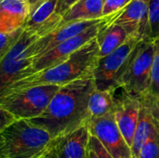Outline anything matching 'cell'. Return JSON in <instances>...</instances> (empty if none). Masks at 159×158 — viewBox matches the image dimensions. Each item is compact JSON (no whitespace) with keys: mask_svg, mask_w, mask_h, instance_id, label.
<instances>
[{"mask_svg":"<svg viewBox=\"0 0 159 158\" xmlns=\"http://www.w3.org/2000/svg\"><path fill=\"white\" fill-rule=\"evenodd\" d=\"M58 0H44L33 8L24 24V29L43 36L56 29L61 20L56 16Z\"/></svg>","mask_w":159,"mask_h":158,"instance_id":"cell-14","label":"cell"},{"mask_svg":"<svg viewBox=\"0 0 159 158\" xmlns=\"http://www.w3.org/2000/svg\"><path fill=\"white\" fill-rule=\"evenodd\" d=\"M148 1H150V0H148Z\"/></svg>","mask_w":159,"mask_h":158,"instance_id":"cell-29","label":"cell"},{"mask_svg":"<svg viewBox=\"0 0 159 158\" xmlns=\"http://www.w3.org/2000/svg\"><path fill=\"white\" fill-rule=\"evenodd\" d=\"M149 35L151 38L159 35V0L149 1Z\"/></svg>","mask_w":159,"mask_h":158,"instance_id":"cell-21","label":"cell"},{"mask_svg":"<svg viewBox=\"0 0 159 158\" xmlns=\"http://www.w3.org/2000/svg\"><path fill=\"white\" fill-rule=\"evenodd\" d=\"M61 86L41 85L1 95L0 108L17 119H33L41 115Z\"/></svg>","mask_w":159,"mask_h":158,"instance_id":"cell-5","label":"cell"},{"mask_svg":"<svg viewBox=\"0 0 159 158\" xmlns=\"http://www.w3.org/2000/svg\"><path fill=\"white\" fill-rule=\"evenodd\" d=\"M90 134L95 136L114 158H134L131 147L120 131L114 112L89 122Z\"/></svg>","mask_w":159,"mask_h":158,"instance_id":"cell-8","label":"cell"},{"mask_svg":"<svg viewBox=\"0 0 159 158\" xmlns=\"http://www.w3.org/2000/svg\"><path fill=\"white\" fill-rule=\"evenodd\" d=\"M106 22V17H104V20L101 22L93 25L92 27L85 30L84 32L61 42L58 46H56L54 48L44 54L43 56L35 59L31 65L24 69L17 79H20L21 77L27 76L29 74H32L34 73L46 70L48 68H51L53 66H56L60 64L61 62L66 61L73 53H75L76 50H78L80 47H82L84 45H86L88 42L91 41L95 37H97L101 28L102 25ZM16 79V80H17ZM15 81V80H14Z\"/></svg>","mask_w":159,"mask_h":158,"instance_id":"cell-7","label":"cell"},{"mask_svg":"<svg viewBox=\"0 0 159 158\" xmlns=\"http://www.w3.org/2000/svg\"><path fill=\"white\" fill-rule=\"evenodd\" d=\"M90 131L89 124L54 138V153L57 158H89Z\"/></svg>","mask_w":159,"mask_h":158,"instance_id":"cell-13","label":"cell"},{"mask_svg":"<svg viewBox=\"0 0 159 158\" xmlns=\"http://www.w3.org/2000/svg\"><path fill=\"white\" fill-rule=\"evenodd\" d=\"M42 1H44V0H28V2H29V4L31 6V8H33L34 7H35L36 5H38Z\"/></svg>","mask_w":159,"mask_h":158,"instance_id":"cell-27","label":"cell"},{"mask_svg":"<svg viewBox=\"0 0 159 158\" xmlns=\"http://www.w3.org/2000/svg\"><path fill=\"white\" fill-rule=\"evenodd\" d=\"M80 0H58L57 8H56V16L62 18V16L75 4Z\"/></svg>","mask_w":159,"mask_h":158,"instance_id":"cell-24","label":"cell"},{"mask_svg":"<svg viewBox=\"0 0 159 158\" xmlns=\"http://www.w3.org/2000/svg\"><path fill=\"white\" fill-rule=\"evenodd\" d=\"M0 113H1V128L0 131L10 126L12 123H14L16 120H18L15 115H13L10 112L7 111L4 108H0Z\"/></svg>","mask_w":159,"mask_h":158,"instance_id":"cell-25","label":"cell"},{"mask_svg":"<svg viewBox=\"0 0 159 158\" xmlns=\"http://www.w3.org/2000/svg\"><path fill=\"white\" fill-rule=\"evenodd\" d=\"M40 35L24 29V32L18 42L0 58L1 64V88H5L7 85L18 78L20 74L29 67L28 48L34 44Z\"/></svg>","mask_w":159,"mask_h":158,"instance_id":"cell-9","label":"cell"},{"mask_svg":"<svg viewBox=\"0 0 159 158\" xmlns=\"http://www.w3.org/2000/svg\"><path fill=\"white\" fill-rule=\"evenodd\" d=\"M158 100H159V99H158Z\"/></svg>","mask_w":159,"mask_h":158,"instance_id":"cell-30","label":"cell"},{"mask_svg":"<svg viewBox=\"0 0 159 158\" xmlns=\"http://www.w3.org/2000/svg\"><path fill=\"white\" fill-rule=\"evenodd\" d=\"M106 22L124 27L129 34L149 35V1L132 0L118 12L107 16Z\"/></svg>","mask_w":159,"mask_h":158,"instance_id":"cell-11","label":"cell"},{"mask_svg":"<svg viewBox=\"0 0 159 158\" xmlns=\"http://www.w3.org/2000/svg\"><path fill=\"white\" fill-rule=\"evenodd\" d=\"M24 32V27L19 28L12 32L7 33H0V58H2L20 38Z\"/></svg>","mask_w":159,"mask_h":158,"instance_id":"cell-20","label":"cell"},{"mask_svg":"<svg viewBox=\"0 0 159 158\" xmlns=\"http://www.w3.org/2000/svg\"><path fill=\"white\" fill-rule=\"evenodd\" d=\"M99 59L100 46L95 37L60 64L13 81L1 90V95L41 85L63 86L79 78L93 75Z\"/></svg>","mask_w":159,"mask_h":158,"instance_id":"cell-2","label":"cell"},{"mask_svg":"<svg viewBox=\"0 0 159 158\" xmlns=\"http://www.w3.org/2000/svg\"><path fill=\"white\" fill-rule=\"evenodd\" d=\"M89 148L90 151L94 152L98 158H114L105 149V147L102 144V142L93 135L90 134Z\"/></svg>","mask_w":159,"mask_h":158,"instance_id":"cell-23","label":"cell"},{"mask_svg":"<svg viewBox=\"0 0 159 158\" xmlns=\"http://www.w3.org/2000/svg\"><path fill=\"white\" fill-rule=\"evenodd\" d=\"M130 35L132 34H129V32L121 25L109 24L105 22L96 37L100 46V58L116 50L124 44Z\"/></svg>","mask_w":159,"mask_h":158,"instance_id":"cell-17","label":"cell"},{"mask_svg":"<svg viewBox=\"0 0 159 158\" xmlns=\"http://www.w3.org/2000/svg\"><path fill=\"white\" fill-rule=\"evenodd\" d=\"M155 53L152 69V79L149 96L154 99H159V35L154 38Z\"/></svg>","mask_w":159,"mask_h":158,"instance_id":"cell-19","label":"cell"},{"mask_svg":"<svg viewBox=\"0 0 159 158\" xmlns=\"http://www.w3.org/2000/svg\"><path fill=\"white\" fill-rule=\"evenodd\" d=\"M95 88L94 74L65 84L41 115L28 120L48 131L53 139L66 135L89 124V100Z\"/></svg>","mask_w":159,"mask_h":158,"instance_id":"cell-1","label":"cell"},{"mask_svg":"<svg viewBox=\"0 0 159 158\" xmlns=\"http://www.w3.org/2000/svg\"><path fill=\"white\" fill-rule=\"evenodd\" d=\"M132 0H105L103 5V17L113 15L125 7Z\"/></svg>","mask_w":159,"mask_h":158,"instance_id":"cell-22","label":"cell"},{"mask_svg":"<svg viewBox=\"0 0 159 158\" xmlns=\"http://www.w3.org/2000/svg\"><path fill=\"white\" fill-rule=\"evenodd\" d=\"M37 158H57L55 156V153H54V139H53V142H52L50 148Z\"/></svg>","mask_w":159,"mask_h":158,"instance_id":"cell-26","label":"cell"},{"mask_svg":"<svg viewBox=\"0 0 159 158\" xmlns=\"http://www.w3.org/2000/svg\"><path fill=\"white\" fill-rule=\"evenodd\" d=\"M116 91L93 89L89 100V112L91 118L101 117L113 113L116 105Z\"/></svg>","mask_w":159,"mask_h":158,"instance_id":"cell-18","label":"cell"},{"mask_svg":"<svg viewBox=\"0 0 159 158\" xmlns=\"http://www.w3.org/2000/svg\"><path fill=\"white\" fill-rule=\"evenodd\" d=\"M89 158H98V157H97V156L95 155V153H94V152H92V151H90V150H89Z\"/></svg>","mask_w":159,"mask_h":158,"instance_id":"cell-28","label":"cell"},{"mask_svg":"<svg viewBox=\"0 0 159 158\" xmlns=\"http://www.w3.org/2000/svg\"><path fill=\"white\" fill-rule=\"evenodd\" d=\"M154 53V38H145L121 78L120 88L124 92L138 98L149 96Z\"/></svg>","mask_w":159,"mask_h":158,"instance_id":"cell-6","label":"cell"},{"mask_svg":"<svg viewBox=\"0 0 159 158\" xmlns=\"http://www.w3.org/2000/svg\"><path fill=\"white\" fill-rule=\"evenodd\" d=\"M1 158H37L48 151L53 138L28 119H18L0 131Z\"/></svg>","mask_w":159,"mask_h":158,"instance_id":"cell-3","label":"cell"},{"mask_svg":"<svg viewBox=\"0 0 159 158\" xmlns=\"http://www.w3.org/2000/svg\"><path fill=\"white\" fill-rule=\"evenodd\" d=\"M104 20V17L98 20H80L74 21L60 25L50 33L39 37L34 44L28 48V60L31 63L37 58L43 56L61 42L84 32L85 30L92 27L93 25L101 22ZM29 65V66H30ZM28 68V67H27Z\"/></svg>","mask_w":159,"mask_h":158,"instance_id":"cell-10","label":"cell"},{"mask_svg":"<svg viewBox=\"0 0 159 158\" xmlns=\"http://www.w3.org/2000/svg\"><path fill=\"white\" fill-rule=\"evenodd\" d=\"M145 38L148 37L141 34H132L116 50L99 59L94 70V79L97 88L112 91L120 88L122 76L133 59L140 44Z\"/></svg>","mask_w":159,"mask_h":158,"instance_id":"cell-4","label":"cell"},{"mask_svg":"<svg viewBox=\"0 0 159 158\" xmlns=\"http://www.w3.org/2000/svg\"><path fill=\"white\" fill-rule=\"evenodd\" d=\"M30 12L28 0H0V33L23 27Z\"/></svg>","mask_w":159,"mask_h":158,"instance_id":"cell-15","label":"cell"},{"mask_svg":"<svg viewBox=\"0 0 159 158\" xmlns=\"http://www.w3.org/2000/svg\"><path fill=\"white\" fill-rule=\"evenodd\" d=\"M142 107L141 98L134 97L123 91L120 98H116L114 115L116 124L125 140L131 147Z\"/></svg>","mask_w":159,"mask_h":158,"instance_id":"cell-12","label":"cell"},{"mask_svg":"<svg viewBox=\"0 0 159 158\" xmlns=\"http://www.w3.org/2000/svg\"><path fill=\"white\" fill-rule=\"evenodd\" d=\"M104 1L105 0L78 1L62 16L59 26L74 21L91 20H98L103 18L102 11H103Z\"/></svg>","mask_w":159,"mask_h":158,"instance_id":"cell-16","label":"cell"}]
</instances>
